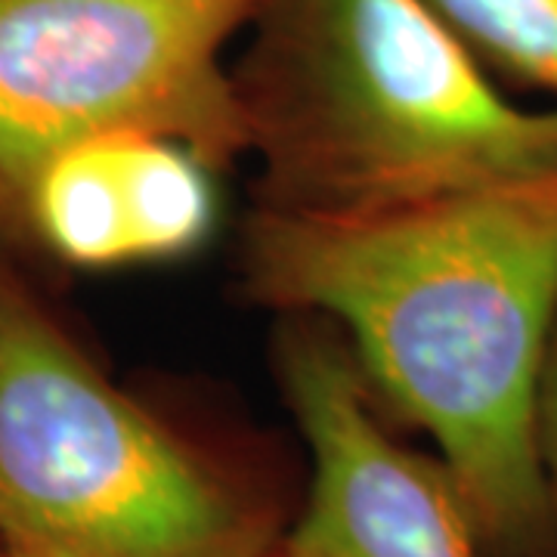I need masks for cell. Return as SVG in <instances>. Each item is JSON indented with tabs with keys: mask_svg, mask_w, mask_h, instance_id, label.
<instances>
[{
	"mask_svg": "<svg viewBox=\"0 0 557 557\" xmlns=\"http://www.w3.org/2000/svg\"><path fill=\"white\" fill-rule=\"evenodd\" d=\"M248 295L347 335L369 387L437 446L486 557H557L539 461L557 325V171L369 214L260 205Z\"/></svg>",
	"mask_w": 557,
	"mask_h": 557,
	"instance_id": "6da1fadb",
	"label": "cell"
},
{
	"mask_svg": "<svg viewBox=\"0 0 557 557\" xmlns=\"http://www.w3.org/2000/svg\"><path fill=\"white\" fill-rule=\"evenodd\" d=\"M233 69L267 208L369 214L557 171V106L508 100L424 0H260Z\"/></svg>",
	"mask_w": 557,
	"mask_h": 557,
	"instance_id": "7a4b0ae2",
	"label": "cell"
},
{
	"mask_svg": "<svg viewBox=\"0 0 557 557\" xmlns=\"http://www.w3.org/2000/svg\"><path fill=\"white\" fill-rule=\"evenodd\" d=\"M270 511L0 273V542L16 557H267Z\"/></svg>",
	"mask_w": 557,
	"mask_h": 557,
	"instance_id": "3957f363",
	"label": "cell"
},
{
	"mask_svg": "<svg viewBox=\"0 0 557 557\" xmlns=\"http://www.w3.org/2000/svg\"><path fill=\"white\" fill-rule=\"evenodd\" d=\"M260 0H0V220L25 226L40 168L146 131L226 164L245 131L226 50Z\"/></svg>",
	"mask_w": 557,
	"mask_h": 557,
	"instance_id": "277c9868",
	"label": "cell"
},
{
	"mask_svg": "<svg viewBox=\"0 0 557 557\" xmlns=\"http://www.w3.org/2000/svg\"><path fill=\"white\" fill-rule=\"evenodd\" d=\"M278 379L313 474L267 557H486L456 478L391 437L344 335L300 319L278 344Z\"/></svg>",
	"mask_w": 557,
	"mask_h": 557,
	"instance_id": "5b68a950",
	"label": "cell"
},
{
	"mask_svg": "<svg viewBox=\"0 0 557 557\" xmlns=\"http://www.w3.org/2000/svg\"><path fill=\"white\" fill-rule=\"evenodd\" d=\"M490 72L557 97V0H424Z\"/></svg>",
	"mask_w": 557,
	"mask_h": 557,
	"instance_id": "8992f818",
	"label": "cell"
},
{
	"mask_svg": "<svg viewBox=\"0 0 557 557\" xmlns=\"http://www.w3.org/2000/svg\"><path fill=\"white\" fill-rule=\"evenodd\" d=\"M536 443L542 474H545V490L552 502V518L557 530V325L548 357L542 366V381H539V406H536Z\"/></svg>",
	"mask_w": 557,
	"mask_h": 557,
	"instance_id": "52a82bcc",
	"label": "cell"
},
{
	"mask_svg": "<svg viewBox=\"0 0 557 557\" xmlns=\"http://www.w3.org/2000/svg\"><path fill=\"white\" fill-rule=\"evenodd\" d=\"M0 557H13V552H10V548H7L3 542H0Z\"/></svg>",
	"mask_w": 557,
	"mask_h": 557,
	"instance_id": "ba28073f",
	"label": "cell"
},
{
	"mask_svg": "<svg viewBox=\"0 0 557 557\" xmlns=\"http://www.w3.org/2000/svg\"><path fill=\"white\" fill-rule=\"evenodd\" d=\"M13 557H16V555H13Z\"/></svg>",
	"mask_w": 557,
	"mask_h": 557,
	"instance_id": "9c48e42d",
	"label": "cell"
}]
</instances>
